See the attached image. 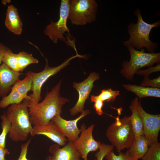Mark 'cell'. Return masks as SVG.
<instances>
[{
	"label": "cell",
	"mask_w": 160,
	"mask_h": 160,
	"mask_svg": "<svg viewBox=\"0 0 160 160\" xmlns=\"http://www.w3.org/2000/svg\"><path fill=\"white\" fill-rule=\"evenodd\" d=\"M123 86L125 89L136 94L140 99L145 97H160L159 88L145 87L130 84H124Z\"/></svg>",
	"instance_id": "obj_19"
},
{
	"label": "cell",
	"mask_w": 160,
	"mask_h": 160,
	"mask_svg": "<svg viewBox=\"0 0 160 160\" xmlns=\"http://www.w3.org/2000/svg\"><path fill=\"white\" fill-rule=\"evenodd\" d=\"M61 83L60 81L47 92L41 102L28 108L30 120L34 126L46 125L53 117L61 114L63 106L69 100L60 96Z\"/></svg>",
	"instance_id": "obj_1"
},
{
	"label": "cell",
	"mask_w": 160,
	"mask_h": 160,
	"mask_svg": "<svg viewBox=\"0 0 160 160\" xmlns=\"http://www.w3.org/2000/svg\"><path fill=\"white\" fill-rule=\"evenodd\" d=\"M148 144L144 135L135 138L134 140L126 152L134 160L141 159L148 149Z\"/></svg>",
	"instance_id": "obj_18"
},
{
	"label": "cell",
	"mask_w": 160,
	"mask_h": 160,
	"mask_svg": "<svg viewBox=\"0 0 160 160\" xmlns=\"http://www.w3.org/2000/svg\"><path fill=\"white\" fill-rule=\"evenodd\" d=\"M17 66L20 72H22L29 65L37 63L38 60L31 54L25 51H21L17 54Z\"/></svg>",
	"instance_id": "obj_21"
},
{
	"label": "cell",
	"mask_w": 160,
	"mask_h": 160,
	"mask_svg": "<svg viewBox=\"0 0 160 160\" xmlns=\"http://www.w3.org/2000/svg\"><path fill=\"white\" fill-rule=\"evenodd\" d=\"M31 138L21 145V150L20 156L17 160H31L27 158V155L28 146L30 143Z\"/></svg>",
	"instance_id": "obj_29"
},
{
	"label": "cell",
	"mask_w": 160,
	"mask_h": 160,
	"mask_svg": "<svg viewBox=\"0 0 160 160\" xmlns=\"http://www.w3.org/2000/svg\"><path fill=\"white\" fill-rule=\"evenodd\" d=\"M134 13L137 17V22L136 24L132 23L128 25L127 32L129 38L123 42L124 45L135 48L137 50L145 47L149 53H154L159 44L153 42L150 40V34L153 28L160 26V20L149 24L143 20L139 9H137Z\"/></svg>",
	"instance_id": "obj_3"
},
{
	"label": "cell",
	"mask_w": 160,
	"mask_h": 160,
	"mask_svg": "<svg viewBox=\"0 0 160 160\" xmlns=\"http://www.w3.org/2000/svg\"><path fill=\"white\" fill-rule=\"evenodd\" d=\"M57 144L52 145L49 149L51 155L45 160H81L80 155L74 147L73 143L68 141L60 148Z\"/></svg>",
	"instance_id": "obj_14"
},
{
	"label": "cell",
	"mask_w": 160,
	"mask_h": 160,
	"mask_svg": "<svg viewBox=\"0 0 160 160\" xmlns=\"http://www.w3.org/2000/svg\"><path fill=\"white\" fill-rule=\"evenodd\" d=\"M23 73L15 71L3 63L0 65V96L4 97Z\"/></svg>",
	"instance_id": "obj_16"
},
{
	"label": "cell",
	"mask_w": 160,
	"mask_h": 160,
	"mask_svg": "<svg viewBox=\"0 0 160 160\" xmlns=\"http://www.w3.org/2000/svg\"><path fill=\"white\" fill-rule=\"evenodd\" d=\"M160 65L159 64L157 65L150 68L145 70H138L136 74L138 75L148 76L150 74L156 72L160 71Z\"/></svg>",
	"instance_id": "obj_30"
},
{
	"label": "cell",
	"mask_w": 160,
	"mask_h": 160,
	"mask_svg": "<svg viewBox=\"0 0 160 160\" xmlns=\"http://www.w3.org/2000/svg\"><path fill=\"white\" fill-rule=\"evenodd\" d=\"M140 86L145 87H160V76L155 79H150L148 76H144L143 80L140 84Z\"/></svg>",
	"instance_id": "obj_27"
},
{
	"label": "cell",
	"mask_w": 160,
	"mask_h": 160,
	"mask_svg": "<svg viewBox=\"0 0 160 160\" xmlns=\"http://www.w3.org/2000/svg\"><path fill=\"white\" fill-rule=\"evenodd\" d=\"M106 135L118 153L125 148L129 149L135 138L129 117L125 116L120 119L118 116L108 127Z\"/></svg>",
	"instance_id": "obj_4"
},
{
	"label": "cell",
	"mask_w": 160,
	"mask_h": 160,
	"mask_svg": "<svg viewBox=\"0 0 160 160\" xmlns=\"http://www.w3.org/2000/svg\"><path fill=\"white\" fill-rule=\"evenodd\" d=\"M2 120L1 127L2 132L0 134V147L4 148L6 146V139L7 135L9 133L11 127V123L7 118L6 113L0 116Z\"/></svg>",
	"instance_id": "obj_24"
},
{
	"label": "cell",
	"mask_w": 160,
	"mask_h": 160,
	"mask_svg": "<svg viewBox=\"0 0 160 160\" xmlns=\"http://www.w3.org/2000/svg\"><path fill=\"white\" fill-rule=\"evenodd\" d=\"M9 153L10 152L7 148L0 147V160H6L5 158V155Z\"/></svg>",
	"instance_id": "obj_33"
},
{
	"label": "cell",
	"mask_w": 160,
	"mask_h": 160,
	"mask_svg": "<svg viewBox=\"0 0 160 160\" xmlns=\"http://www.w3.org/2000/svg\"><path fill=\"white\" fill-rule=\"evenodd\" d=\"M5 25L8 30L14 34H21L23 30L22 22L17 9L12 5L8 6Z\"/></svg>",
	"instance_id": "obj_17"
},
{
	"label": "cell",
	"mask_w": 160,
	"mask_h": 160,
	"mask_svg": "<svg viewBox=\"0 0 160 160\" xmlns=\"http://www.w3.org/2000/svg\"><path fill=\"white\" fill-rule=\"evenodd\" d=\"M138 98L136 97L132 101L129 108L132 114L129 117L135 138L143 135V122L137 109Z\"/></svg>",
	"instance_id": "obj_20"
},
{
	"label": "cell",
	"mask_w": 160,
	"mask_h": 160,
	"mask_svg": "<svg viewBox=\"0 0 160 160\" xmlns=\"http://www.w3.org/2000/svg\"><path fill=\"white\" fill-rule=\"evenodd\" d=\"M82 57V56L76 55L68 59L60 65L56 67L49 66L48 60L45 58L46 64L44 69L39 73L31 71L32 78L31 90L32 94L29 95L30 99L28 102V108L34 107L37 104L41 99V88L46 81L51 76L54 75L69 64L70 61L76 57Z\"/></svg>",
	"instance_id": "obj_6"
},
{
	"label": "cell",
	"mask_w": 160,
	"mask_h": 160,
	"mask_svg": "<svg viewBox=\"0 0 160 160\" xmlns=\"http://www.w3.org/2000/svg\"><path fill=\"white\" fill-rule=\"evenodd\" d=\"M127 48L130 53V59L129 61H123V68L120 73L128 80H133L135 74L140 68L152 67L155 63L160 62V52L146 53L143 48L139 51L131 47Z\"/></svg>",
	"instance_id": "obj_5"
},
{
	"label": "cell",
	"mask_w": 160,
	"mask_h": 160,
	"mask_svg": "<svg viewBox=\"0 0 160 160\" xmlns=\"http://www.w3.org/2000/svg\"><path fill=\"white\" fill-rule=\"evenodd\" d=\"M32 82L31 71H29L23 79H19L16 82L7 96L2 97L0 101V108H4L10 105L21 103L24 100L29 101L30 98L27 94L31 90Z\"/></svg>",
	"instance_id": "obj_9"
},
{
	"label": "cell",
	"mask_w": 160,
	"mask_h": 160,
	"mask_svg": "<svg viewBox=\"0 0 160 160\" xmlns=\"http://www.w3.org/2000/svg\"><path fill=\"white\" fill-rule=\"evenodd\" d=\"M114 147L112 145L101 144L99 151L95 154L96 159L95 160H103L106 154L110 151L113 150Z\"/></svg>",
	"instance_id": "obj_28"
},
{
	"label": "cell",
	"mask_w": 160,
	"mask_h": 160,
	"mask_svg": "<svg viewBox=\"0 0 160 160\" xmlns=\"http://www.w3.org/2000/svg\"><path fill=\"white\" fill-rule=\"evenodd\" d=\"M94 126L92 124L87 128L85 124H82L80 128V135L73 143L74 147L84 160H88L89 153L97 150L101 144L100 142L95 140L93 138L92 133Z\"/></svg>",
	"instance_id": "obj_11"
},
{
	"label": "cell",
	"mask_w": 160,
	"mask_h": 160,
	"mask_svg": "<svg viewBox=\"0 0 160 160\" xmlns=\"http://www.w3.org/2000/svg\"><path fill=\"white\" fill-rule=\"evenodd\" d=\"M33 130L30 134L31 137L39 135H44L60 146H64L68 141L52 121L46 125L33 126Z\"/></svg>",
	"instance_id": "obj_15"
},
{
	"label": "cell",
	"mask_w": 160,
	"mask_h": 160,
	"mask_svg": "<svg viewBox=\"0 0 160 160\" xmlns=\"http://www.w3.org/2000/svg\"><path fill=\"white\" fill-rule=\"evenodd\" d=\"M119 95V91L113 90L111 88L103 89L98 95H91L90 100L99 99L103 102L105 101L113 102L114 101L116 97Z\"/></svg>",
	"instance_id": "obj_23"
},
{
	"label": "cell",
	"mask_w": 160,
	"mask_h": 160,
	"mask_svg": "<svg viewBox=\"0 0 160 160\" xmlns=\"http://www.w3.org/2000/svg\"><path fill=\"white\" fill-rule=\"evenodd\" d=\"M100 78L98 73L92 72L83 81L80 83L73 82V87L78 92L79 98L75 105L70 110V114L71 116H74L82 112L86 101L89 97L94 86V82L99 79Z\"/></svg>",
	"instance_id": "obj_12"
},
{
	"label": "cell",
	"mask_w": 160,
	"mask_h": 160,
	"mask_svg": "<svg viewBox=\"0 0 160 160\" xmlns=\"http://www.w3.org/2000/svg\"><path fill=\"white\" fill-rule=\"evenodd\" d=\"M141 160H160V143L158 142L149 146Z\"/></svg>",
	"instance_id": "obj_25"
},
{
	"label": "cell",
	"mask_w": 160,
	"mask_h": 160,
	"mask_svg": "<svg viewBox=\"0 0 160 160\" xmlns=\"http://www.w3.org/2000/svg\"><path fill=\"white\" fill-rule=\"evenodd\" d=\"M116 155L113 150L109 151L105 156L106 160H134L128 154L121 152Z\"/></svg>",
	"instance_id": "obj_26"
},
{
	"label": "cell",
	"mask_w": 160,
	"mask_h": 160,
	"mask_svg": "<svg viewBox=\"0 0 160 160\" xmlns=\"http://www.w3.org/2000/svg\"><path fill=\"white\" fill-rule=\"evenodd\" d=\"M69 11V0H62L60 9L59 19L56 22L50 20V23L44 30V34L48 36L56 44L57 43V40L60 39L67 44V39L63 36L65 32H68L70 37L71 38L67 25Z\"/></svg>",
	"instance_id": "obj_8"
},
{
	"label": "cell",
	"mask_w": 160,
	"mask_h": 160,
	"mask_svg": "<svg viewBox=\"0 0 160 160\" xmlns=\"http://www.w3.org/2000/svg\"><path fill=\"white\" fill-rule=\"evenodd\" d=\"M90 113L89 110H83L81 114L74 119L66 120L60 115H58L53 117L51 121L54 122L60 133L67 138L68 141L73 143L78 138L81 132L77 127L78 121Z\"/></svg>",
	"instance_id": "obj_13"
},
{
	"label": "cell",
	"mask_w": 160,
	"mask_h": 160,
	"mask_svg": "<svg viewBox=\"0 0 160 160\" xmlns=\"http://www.w3.org/2000/svg\"><path fill=\"white\" fill-rule=\"evenodd\" d=\"M68 18L72 24L84 25L96 20L98 5L95 0H69Z\"/></svg>",
	"instance_id": "obj_7"
},
{
	"label": "cell",
	"mask_w": 160,
	"mask_h": 160,
	"mask_svg": "<svg viewBox=\"0 0 160 160\" xmlns=\"http://www.w3.org/2000/svg\"><path fill=\"white\" fill-rule=\"evenodd\" d=\"M137 109L142 121L143 135L150 146L158 142L160 115H153L146 112L142 106L140 100L138 101Z\"/></svg>",
	"instance_id": "obj_10"
},
{
	"label": "cell",
	"mask_w": 160,
	"mask_h": 160,
	"mask_svg": "<svg viewBox=\"0 0 160 160\" xmlns=\"http://www.w3.org/2000/svg\"><path fill=\"white\" fill-rule=\"evenodd\" d=\"M91 101V102L94 103V108L97 113L99 115H102L104 113L102 109L104 102L99 99H94Z\"/></svg>",
	"instance_id": "obj_31"
},
{
	"label": "cell",
	"mask_w": 160,
	"mask_h": 160,
	"mask_svg": "<svg viewBox=\"0 0 160 160\" xmlns=\"http://www.w3.org/2000/svg\"><path fill=\"white\" fill-rule=\"evenodd\" d=\"M21 103L9 105L6 114L11 123L8 136L15 142L26 140L33 130L28 107V101L24 100Z\"/></svg>",
	"instance_id": "obj_2"
},
{
	"label": "cell",
	"mask_w": 160,
	"mask_h": 160,
	"mask_svg": "<svg viewBox=\"0 0 160 160\" xmlns=\"http://www.w3.org/2000/svg\"><path fill=\"white\" fill-rule=\"evenodd\" d=\"M2 62L11 69L20 72L17 66V54L13 53L8 48L4 54Z\"/></svg>",
	"instance_id": "obj_22"
},
{
	"label": "cell",
	"mask_w": 160,
	"mask_h": 160,
	"mask_svg": "<svg viewBox=\"0 0 160 160\" xmlns=\"http://www.w3.org/2000/svg\"><path fill=\"white\" fill-rule=\"evenodd\" d=\"M8 48L3 44L0 42V65L2 62V59L4 54Z\"/></svg>",
	"instance_id": "obj_32"
}]
</instances>
